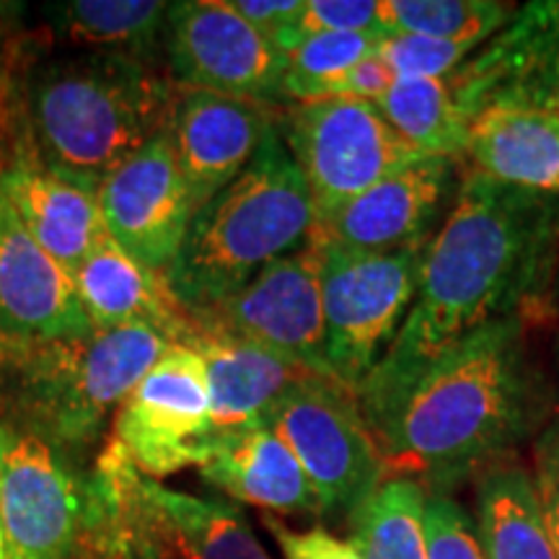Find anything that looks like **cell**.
I'll return each instance as SVG.
<instances>
[{"instance_id": "obj_1", "label": "cell", "mask_w": 559, "mask_h": 559, "mask_svg": "<svg viewBox=\"0 0 559 559\" xmlns=\"http://www.w3.org/2000/svg\"><path fill=\"white\" fill-rule=\"evenodd\" d=\"M559 267V198L466 174L425 243L415 304L358 391L366 423L394 407L440 353L495 321L549 300Z\"/></svg>"}, {"instance_id": "obj_2", "label": "cell", "mask_w": 559, "mask_h": 559, "mask_svg": "<svg viewBox=\"0 0 559 559\" xmlns=\"http://www.w3.org/2000/svg\"><path fill=\"white\" fill-rule=\"evenodd\" d=\"M547 407L526 317L481 326L440 353L368 428L386 469L451 485L502 461Z\"/></svg>"}, {"instance_id": "obj_3", "label": "cell", "mask_w": 559, "mask_h": 559, "mask_svg": "<svg viewBox=\"0 0 559 559\" xmlns=\"http://www.w3.org/2000/svg\"><path fill=\"white\" fill-rule=\"evenodd\" d=\"M313 228L311 192L272 124L247 169L194 213L164 283L187 313L205 311L304 249Z\"/></svg>"}, {"instance_id": "obj_4", "label": "cell", "mask_w": 559, "mask_h": 559, "mask_svg": "<svg viewBox=\"0 0 559 559\" xmlns=\"http://www.w3.org/2000/svg\"><path fill=\"white\" fill-rule=\"evenodd\" d=\"M174 96L128 55L52 62L34 75L26 111L37 164L88 192L164 130Z\"/></svg>"}, {"instance_id": "obj_5", "label": "cell", "mask_w": 559, "mask_h": 559, "mask_svg": "<svg viewBox=\"0 0 559 559\" xmlns=\"http://www.w3.org/2000/svg\"><path fill=\"white\" fill-rule=\"evenodd\" d=\"M166 347L148 326L11 347L5 373L19 425L62 451L86 449Z\"/></svg>"}, {"instance_id": "obj_6", "label": "cell", "mask_w": 559, "mask_h": 559, "mask_svg": "<svg viewBox=\"0 0 559 559\" xmlns=\"http://www.w3.org/2000/svg\"><path fill=\"white\" fill-rule=\"evenodd\" d=\"M311 243L321 264L326 368L358 394L415 304L425 243L396 251H353L313 236Z\"/></svg>"}, {"instance_id": "obj_7", "label": "cell", "mask_w": 559, "mask_h": 559, "mask_svg": "<svg viewBox=\"0 0 559 559\" xmlns=\"http://www.w3.org/2000/svg\"><path fill=\"white\" fill-rule=\"evenodd\" d=\"M298 459L321 513H353L389 479L358 394L311 373L275 402L264 423Z\"/></svg>"}, {"instance_id": "obj_8", "label": "cell", "mask_w": 559, "mask_h": 559, "mask_svg": "<svg viewBox=\"0 0 559 559\" xmlns=\"http://www.w3.org/2000/svg\"><path fill=\"white\" fill-rule=\"evenodd\" d=\"M285 143L309 187L317 218L417 160L379 107L353 96L300 102L288 111Z\"/></svg>"}, {"instance_id": "obj_9", "label": "cell", "mask_w": 559, "mask_h": 559, "mask_svg": "<svg viewBox=\"0 0 559 559\" xmlns=\"http://www.w3.org/2000/svg\"><path fill=\"white\" fill-rule=\"evenodd\" d=\"M0 519L5 559H81L86 474L16 419H0Z\"/></svg>"}, {"instance_id": "obj_10", "label": "cell", "mask_w": 559, "mask_h": 559, "mask_svg": "<svg viewBox=\"0 0 559 559\" xmlns=\"http://www.w3.org/2000/svg\"><path fill=\"white\" fill-rule=\"evenodd\" d=\"M205 362L194 349L169 345L115 415V443L132 466L164 479L200 466L213 445Z\"/></svg>"}, {"instance_id": "obj_11", "label": "cell", "mask_w": 559, "mask_h": 559, "mask_svg": "<svg viewBox=\"0 0 559 559\" xmlns=\"http://www.w3.org/2000/svg\"><path fill=\"white\" fill-rule=\"evenodd\" d=\"M190 317L285 355L313 373L330 376L321 264L319 251L311 241L283 260L267 264L221 304Z\"/></svg>"}, {"instance_id": "obj_12", "label": "cell", "mask_w": 559, "mask_h": 559, "mask_svg": "<svg viewBox=\"0 0 559 559\" xmlns=\"http://www.w3.org/2000/svg\"><path fill=\"white\" fill-rule=\"evenodd\" d=\"M169 60L187 88L264 102L283 96L285 55L228 0L169 5Z\"/></svg>"}, {"instance_id": "obj_13", "label": "cell", "mask_w": 559, "mask_h": 559, "mask_svg": "<svg viewBox=\"0 0 559 559\" xmlns=\"http://www.w3.org/2000/svg\"><path fill=\"white\" fill-rule=\"evenodd\" d=\"M96 200L109 239L153 275L164 277L194 218L166 124L109 174Z\"/></svg>"}, {"instance_id": "obj_14", "label": "cell", "mask_w": 559, "mask_h": 559, "mask_svg": "<svg viewBox=\"0 0 559 559\" xmlns=\"http://www.w3.org/2000/svg\"><path fill=\"white\" fill-rule=\"evenodd\" d=\"M466 117L489 104L559 111V0H534L449 75Z\"/></svg>"}, {"instance_id": "obj_15", "label": "cell", "mask_w": 559, "mask_h": 559, "mask_svg": "<svg viewBox=\"0 0 559 559\" xmlns=\"http://www.w3.org/2000/svg\"><path fill=\"white\" fill-rule=\"evenodd\" d=\"M456 187V160L419 156L355 200L317 218L313 239L353 251H396L428 243L432 223Z\"/></svg>"}, {"instance_id": "obj_16", "label": "cell", "mask_w": 559, "mask_h": 559, "mask_svg": "<svg viewBox=\"0 0 559 559\" xmlns=\"http://www.w3.org/2000/svg\"><path fill=\"white\" fill-rule=\"evenodd\" d=\"M272 128L264 102L185 88L171 99L166 135L194 213L247 169Z\"/></svg>"}, {"instance_id": "obj_17", "label": "cell", "mask_w": 559, "mask_h": 559, "mask_svg": "<svg viewBox=\"0 0 559 559\" xmlns=\"http://www.w3.org/2000/svg\"><path fill=\"white\" fill-rule=\"evenodd\" d=\"M117 472L128 510L158 559H270L241 510L174 492L140 474L117 443Z\"/></svg>"}, {"instance_id": "obj_18", "label": "cell", "mask_w": 559, "mask_h": 559, "mask_svg": "<svg viewBox=\"0 0 559 559\" xmlns=\"http://www.w3.org/2000/svg\"><path fill=\"white\" fill-rule=\"evenodd\" d=\"M91 332L73 275L32 239L0 198V334L16 347Z\"/></svg>"}, {"instance_id": "obj_19", "label": "cell", "mask_w": 559, "mask_h": 559, "mask_svg": "<svg viewBox=\"0 0 559 559\" xmlns=\"http://www.w3.org/2000/svg\"><path fill=\"white\" fill-rule=\"evenodd\" d=\"M181 347L194 349L205 362L215 436L262 425L280 396L313 373L285 355L194 317L190 337Z\"/></svg>"}, {"instance_id": "obj_20", "label": "cell", "mask_w": 559, "mask_h": 559, "mask_svg": "<svg viewBox=\"0 0 559 559\" xmlns=\"http://www.w3.org/2000/svg\"><path fill=\"white\" fill-rule=\"evenodd\" d=\"M73 285L94 330L148 326L169 345H185L192 332V317L177 304L164 277L107 239L73 272Z\"/></svg>"}, {"instance_id": "obj_21", "label": "cell", "mask_w": 559, "mask_h": 559, "mask_svg": "<svg viewBox=\"0 0 559 559\" xmlns=\"http://www.w3.org/2000/svg\"><path fill=\"white\" fill-rule=\"evenodd\" d=\"M0 198L9 202L32 239L70 275L109 239L96 194L41 169L37 160H13L0 171Z\"/></svg>"}, {"instance_id": "obj_22", "label": "cell", "mask_w": 559, "mask_h": 559, "mask_svg": "<svg viewBox=\"0 0 559 559\" xmlns=\"http://www.w3.org/2000/svg\"><path fill=\"white\" fill-rule=\"evenodd\" d=\"M464 158L481 177L559 198V111L489 104L472 117Z\"/></svg>"}, {"instance_id": "obj_23", "label": "cell", "mask_w": 559, "mask_h": 559, "mask_svg": "<svg viewBox=\"0 0 559 559\" xmlns=\"http://www.w3.org/2000/svg\"><path fill=\"white\" fill-rule=\"evenodd\" d=\"M198 469L202 479L247 506L280 515H321L298 459L267 425L215 436Z\"/></svg>"}, {"instance_id": "obj_24", "label": "cell", "mask_w": 559, "mask_h": 559, "mask_svg": "<svg viewBox=\"0 0 559 559\" xmlns=\"http://www.w3.org/2000/svg\"><path fill=\"white\" fill-rule=\"evenodd\" d=\"M477 531L485 559H559L536 481L513 461H498L481 477Z\"/></svg>"}, {"instance_id": "obj_25", "label": "cell", "mask_w": 559, "mask_h": 559, "mask_svg": "<svg viewBox=\"0 0 559 559\" xmlns=\"http://www.w3.org/2000/svg\"><path fill=\"white\" fill-rule=\"evenodd\" d=\"M376 107L423 156L464 158L469 117L461 111L449 79H396Z\"/></svg>"}, {"instance_id": "obj_26", "label": "cell", "mask_w": 559, "mask_h": 559, "mask_svg": "<svg viewBox=\"0 0 559 559\" xmlns=\"http://www.w3.org/2000/svg\"><path fill=\"white\" fill-rule=\"evenodd\" d=\"M425 502L417 479L389 477L349 513V544L362 559H428Z\"/></svg>"}, {"instance_id": "obj_27", "label": "cell", "mask_w": 559, "mask_h": 559, "mask_svg": "<svg viewBox=\"0 0 559 559\" xmlns=\"http://www.w3.org/2000/svg\"><path fill=\"white\" fill-rule=\"evenodd\" d=\"M515 5L495 0H386L381 21L386 34L466 41L479 47L513 19Z\"/></svg>"}, {"instance_id": "obj_28", "label": "cell", "mask_w": 559, "mask_h": 559, "mask_svg": "<svg viewBox=\"0 0 559 559\" xmlns=\"http://www.w3.org/2000/svg\"><path fill=\"white\" fill-rule=\"evenodd\" d=\"M389 34L340 32L313 34L285 52L283 96L298 102H313L332 96L334 88L370 55L379 52Z\"/></svg>"}, {"instance_id": "obj_29", "label": "cell", "mask_w": 559, "mask_h": 559, "mask_svg": "<svg viewBox=\"0 0 559 559\" xmlns=\"http://www.w3.org/2000/svg\"><path fill=\"white\" fill-rule=\"evenodd\" d=\"M166 19L160 0H75L66 9L68 32L102 47H148Z\"/></svg>"}, {"instance_id": "obj_30", "label": "cell", "mask_w": 559, "mask_h": 559, "mask_svg": "<svg viewBox=\"0 0 559 559\" xmlns=\"http://www.w3.org/2000/svg\"><path fill=\"white\" fill-rule=\"evenodd\" d=\"M466 41H449L419 37V34H389L379 47V58L391 68L396 79H449L472 52Z\"/></svg>"}, {"instance_id": "obj_31", "label": "cell", "mask_w": 559, "mask_h": 559, "mask_svg": "<svg viewBox=\"0 0 559 559\" xmlns=\"http://www.w3.org/2000/svg\"><path fill=\"white\" fill-rule=\"evenodd\" d=\"M340 32L386 34L383 32L379 0H304V9H300L298 19L277 39L275 47L285 55L298 41L313 37V34Z\"/></svg>"}, {"instance_id": "obj_32", "label": "cell", "mask_w": 559, "mask_h": 559, "mask_svg": "<svg viewBox=\"0 0 559 559\" xmlns=\"http://www.w3.org/2000/svg\"><path fill=\"white\" fill-rule=\"evenodd\" d=\"M425 539L428 559H485L477 523L445 495H432L425 502Z\"/></svg>"}, {"instance_id": "obj_33", "label": "cell", "mask_w": 559, "mask_h": 559, "mask_svg": "<svg viewBox=\"0 0 559 559\" xmlns=\"http://www.w3.org/2000/svg\"><path fill=\"white\" fill-rule=\"evenodd\" d=\"M285 559H362L349 542H342L324 528L290 531L277 519H264Z\"/></svg>"}, {"instance_id": "obj_34", "label": "cell", "mask_w": 559, "mask_h": 559, "mask_svg": "<svg viewBox=\"0 0 559 559\" xmlns=\"http://www.w3.org/2000/svg\"><path fill=\"white\" fill-rule=\"evenodd\" d=\"M536 492H539L542 513L549 536L559 551V430L551 428L539 445V472H536Z\"/></svg>"}, {"instance_id": "obj_35", "label": "cell", "mask_w": 559, "mask_h": 559, "mask_svg": "<svg viewBox=\"0 0 559 559\" xmlns=\"http://www.w3.org/2000/svg\"><path fill=\"white\" fill-rule=\"evenodd\" d=\"M228 3L272 45H277V39L290 29V24L304 9V0H228Z\"/></svg>"}, {"instance_id": "obj_36", "label": "cell", "mask_w": 559, "mask_h": 559, "mask_svg": "<svg viewBox=\"0 0 559 559\" xmlns=\"http://www.w3.org/2000/svg\"><path fill=\"white\" fill-rule=\"evenodd\" d=\"M394 81L396 75L391 73V68L379 58V52H376L362 60L360 66L334 88L332 96H353V99L379 104L381 96L394 86Z\"/></svg>"}, {"instance_id": "obj_37", "label": "cell", "mask_w": 559, "mask_h": 559, "mask_svg": "<svg viewBox=\"0 0 559 559\" xmlns=\"http://www.w3.org/2000/svg\"><path fill=\"white\" fill-rule=\"evenodd\" d=\"M9 342H5L3 334H0V379H3L5 373V362H9Z\"/></svg>"}, {"instance_id": "obj_38", "label": "cell", "mask_w": 559, "mask_h": 559, "mask_svg": "<svg viewBox=\"0 0 559 559\" xmlns=\"http://www.w3.org/2000/svg\"><path fill=\"white\" fill-rule=\"evenodd\" d=\"M557 404H559V345H557ZM555 430H559V419H557Z\"/></svg>"}, {"instance_id": "obj_39", "label": "cell", "mask_w": 559, "mask_h": 559, "mask_svg": "<svg viewBox=\"0 0 559 559\" xmlns=\"http://www.w3.org/2000/svg\"><path fill=\"white\" fill-rule=\"evenodd\" d=\"M0 559H5V547H3V519H0Z\"/></svg>"}, {"instance_id": "obj_40", "label": "cell", "mask_w": 559, "mask_h": 559, "mask_svg": "<svg viewBox=\"0 0 559 559\" xmlns=\"http://www.w3.org/2000/svg\"><path fill=\"white\" fill-rule=\"evenodd\" d=\"M551 300H555V304H557V309H559V288L555 290V296H551Z\"/></svg>"}]
</instances>
